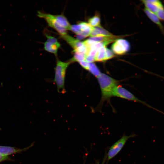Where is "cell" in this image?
I'll use <instances>...</instances> for the list:
<instances>
[{
	"mask_svg": "<svg viewBox=\"0 0 164 164\" xmlns=\"http://www.w3.org/2000/svg\"><path fill=\"white\" fill-rule=\"evenodd\" d=\"M101 93V102L108 100L113 97L114 90L118 85V81L104 73L97 77Z\"/></svg>",
	"mask_w": 164,
	"mask_h": 164,
	"instance_id": "1",
	"label": "cell"
},
{
	"mask_svg": "<svg viewBox=\"0 0 164 164\" xmlns=\"http://www.w3.org/2000/svg\"><path fill=\"white\" fill-rule=\"evenodd\" d=\"M71 63L70 61L64 62L58 60L55 69L53 82L55 83L59 92L63 93L66 92L65 81L67 68Z\"/></svg>",
	"mask_w": 164,
	"mask_h": 164,
	"instance_id": "2",
	"label": "cell"
},
{
	"mask_svg": "<svg viewBox=\"0 0 164 164\" xmlns=\"http://www.w3.org/2000/svg\"><path fill=\"white\" fill-rule=\"evenodd\" d=\"M135 136L134 134L123 135L110 148L106 155L107 161L108 162L116 155L121 151L126 142L130 138Z\"/></svg>",
	"mask_w": 164,
	"mask_h": 164,
	"instance_id": "3",
	"label": "cell"
},
{
	"mask_svg": "<svg viewBox=\"0 0 164 164\" xmlns=\"http://www.w3.org/2000/svg\"><path fill=\"white\" fill-rule=\"evenodd\" d=\"M37 15L44 19L47 22L48 25L55 29L62 37L67 34V30L58 23L54 18L53 15L38 12Z\"/></svg>",
	"mask_w": 164,
	"mask_h": 164,
	"instance_id": "4",
	"label": "cell"
},
{
	"mask_svg": "<svg viewBox=\"0 0 164 164\" xmlns=\"http://www.w3.org/2000/svg\"><path fill=\"white\" fill-rule=\"evenodd\" d=\"M113 96L135 102L144 103L128 90L119 85L115 88Z\"/></svg>",
	"mask_w": 164,
	"mask_h": 164,
	"instance_id": "5",
	"label": "cell"
},
{
	"mask_svg": "<svg viewBox=\"0 0 164 164\" xmlns=\"http://www.w3.org/2000/svg\"><path fill=\"white\" fill-rule=\"evenodd\" d=\"M111 48L115 53L118 55H122L129 50L130 45L126 40L119 39L115 40L112 45Z\"/></svg>",
	"mask_w": 164,
	"mask_h": 164,
	"instance_id": "6",
	"label": "cell"
},
{
	"mask_svg": "<svg viewBox=\"0 0 164 164\" xmlns=\"http://www.w3.org/2000/svg\"><path fill=\"white\" fill-rule=\"evenodd\" d=\"M32 145V144L30 146L23 149L11 146L0 145V154L3 155L8 156L13 154L21 153L28 150Z\"/></svg>",
	"mask_w": 164,
	"mask_h": 164,
	"instance_id": "7",
	"label": "cell"
},
{
	"mask_svg": "<svg viewBox=\"0 0 164 164\" xmlns=\"http://www.w3.org/2000/svg\"><path fill=\"white\" fill-rule=\"evenodd\" d=\"M142 1L146 9L155 14L157 13L160 8L163 7L162 2L159 0H146Z\"/></svg>",
	"mask_w": 164,
	"mask_h": 164,
	"instance_id": "8",
	"label": "cell"
},
{
	"mask_svg": "<svg viewBox=\"0 0 164 164\" xmlns=\"http://www.w3.org/2000/svg\"><path fill=\"white\" fill-rule=\"evenodd\" d=\"M62 37L73 48V52L77 51L84 45L83 42H81L67 34Z\"/></svg>",
	"mask_w": 164,
	"mask_h": 164,
	"instance_id": "9",
	"label": "cell"
},
{
	"mask_svg": "<svg viewBox=\"0 0 164 164\" xmlns=\"http://www.w3.org/2000/svg\"><path fill=\"white\" fill-rule=\"evenodd\" d=\"M113 35L100 26L93 27L90 36L91 37L103 36H108Z\"/></svg>",
	"mask_w": 164,
	"mask_h": 164,
	"instance_id": "10",
	"label": "cell"
},
{
	"mask_svg": "<svg viewBox=\"0 0 164 164\" xmlns=\"http://www.w3.org/2000/svg\"><path fill=\"white\" fill-rule=\"evenodd\" d=\"M144 11L150 20L158 26L162 32L164 34V27L160 21V19L157 15L146 8L144 9Z\"/></svg>",
	"mask_w": 164,
	"mask_h": 164,
	"instance_id": "11",
	"label": "cell"
},
{
	"mask_svg": "<svg viewBox=\"0 0 164 164\" xmlns=\"http://www.w3.org/2000/svg\"><path fill=\"white\" fill-rule=\"evenodd\" d=\"M81 28L80 32L77 34L80 35L85 38L89 36L93 27L91 26L88 23L81 22L79 24Z\"/></svg>",
	"mask_w": 164,
	"mask_h": 164,
	"instance_id": "12",
	"label": "cell"
},
{
	"mask_svg": "<svg viewBox=\"0 0 164 164\" xmlns=\"http://www.w3.org/2000/svg\"><path fill=\"white\" fill-rule=\"evenodd\" d=\"M60 47V44L58 42L56 43H52L46 42L44 43V48L46 51L56 55L58 49Z\"/></svg>",
	"mask_w": 164,
	"mask_h": 164,
	"instance_id": "13",
	"label": "cell"
},
{
	"mask_svg": "<svg viewBox=\"0 0 164 164\" xmlns=\"http://www.w3.org/2000/svg\"><path fill=\"white\" fill-rule=\"evenodd\" d=\"M58 23L67 30H70L71 25L66 18L63 15H54Z\"/></svg>",
	"mask_w": 164,
	"mask_h": 164,
	"instance_id": "14",
	"label": "cell"
},
{
	"mask_svg": "<svg viewBox=\"0 0 164 164\" xmlns=\"http://www.w3.org/2000/svg\"><path fill=\"white\" fill-rule=\"evenodd\" d=\"M106 49L105 46H103L98 50L94 57L95 61H105Z\"/></svg>",
	"mask_w": 164,
	"mask_h": 164,
	"instance_id": "15",
	"label": "cell"
},
{
	"mask_svg": "<svg viewBox=\"0 0 164 164\" xmlns=\"http://www.w3.org/2000/svg\"><path fill=\"white\" fill-rule=\"evenodd\" d=\"M74 52V56L70 61L71 63L73 62H79L85 60L86 56V54L77 52Z\"/></svg>",
	"mask_w": 164,
	"mask_h": 164,
	"instance_id": "16",
	"label": "cell"
},
{
	"mask_svg": "<svg viewBox=\"0 0 164 164\" xmlns=\"http://www.w3.org/2000/svg\"><path fill=\"white\" fill-rule=\"evenodd\" d=\"M88 71L97 77L101 73L96 65L92 63H89Z\"/></svg>",
	"mask_w": 164,
	"mask_h": 164,
	"instance_id": "17",
	"label": "cell"
},
{
	"mask_svg": "<svg viewBox=\"0 0 164 164\" xmlns=\"http://www.w3.org/2000/svg\"><path fill=\"white\" fill-rule=\"evenodd\" d=\"M88 22L92 27L99 26L100 23V17L97 15L94 16L89 19Z\"/></svg>",
	"mask_w": 164,
	"mask_h": 164,
	"instance_id": "18",
	"label": "cell"
},
{
	"mask_svg": "<svg viewBox=\"0 0 164 164\" xmlns=\"http://www.w3.org/2000/svg\"><path fill=\"white\" fill-rule=\"evenodd\" d=\"M70 30L77 34H79L81 31L80 26L79 24L71 26Z\"/></svg>",
	"mask_w": 164,
	"mask_h": 164,
	"instance_id": "19",
	"label": "cell"
},
{
	"mask_svg": "<svg viewBox=\"0 0 164 164\" xmlns=\"http://www.w3.org/2000/svg\"><path fill=\"white\" fill-rule=\"evenodd\" d=\"M114 56L113 52L110 50L106 48L105 61L112 58Z\"/></svg>",
	"mask_w": 164,
	"mask_h": 164,
	"instance_id": "20",
	"label": "cell"
},
{
	"mask_svg": "<svg viewBox=\"0 0 164 164\" xmlns=\"http://www.w3.org/2000/svg\"><path fill=\"white\" fill-rule=\"evenodd\" d=\"M157 15L161 20L164 21V7H162L159 9L156 13Z\"/></svg>",
	"mask_w": 164,
	"mask_h": 164,
	"instance_id": "21",
	"label": "cell"
},
{
	"mask_svg": "<svg viewBox=\"0 0 164 164\" xmlns=\"http://www.w3.org/2000/svg\"><path fill=\"white\" fill-rule=\"evenodd\" d=\"M46 36L47 38L46 42L52 43H56L59 42L57 40V39L55 38L49 36L46 34Z\"/></svg>",
	"mask_w": 164,
	"mask_h": 164,
	"instance_id": "22",
	"label": "cell"
},
{
	"mask_svg": "<svg viewBox=\"0 0 164 164\" xmlns=\"http://www.w3.org/2000/svg\"><path fill=\"white\" fill-rule=\"evenodd\" d=\"M6 161H12L13 160L9 156L3 155L0 154V163Z\"/></svg>",
	"mask_w": 164,
	"mask_h": 164,
	"instance_id": "23",
	"label": "cell"
},
{
	"mask_svg": "<svg viewBox=\"0 0 164 164\" xmlns=\"http://www.w3.org/2000/svg\"><path fill=\"white\" fill-rule=\"evenodd\" d=\"M79 63L83 68L87 70H88L89 63H88L84 61L80 62Z\"/></svg>",
	"mask_w": 164,
	"mask_h": 164,
	"instance_id": "24",
	"label": "cell"
},
{
	"mask_svg": "<svg viewBox=\"0 0 164 164\" xmlns=\"http://www.w3.org/2000/svg\"><path fill=\"white\" fill-rule=\"evenodd\" d=\"M84 61L88 63H92L95 61L94 57L87 55L86 56Z\"/></svg>",
	"mask_w": 164,
	"mask_h": 164,
	"instance_id": "25",
	"label": "cell"
},
{
	"mask_svg": "<svg viewBox=\"0 0 164 164\" xmlns=\"http://www.w3.org/2000/svg\"><path fill=\"white\" fill-rule=\"evenodd\" d=\"M106 161H107V156L106 155H105L101 164H104Z\"/></svg>",
	"mask_w": 164,
	"mask_h": 164,
	"instance_id": "26",
	"label": "cell"
}]
</instances>
